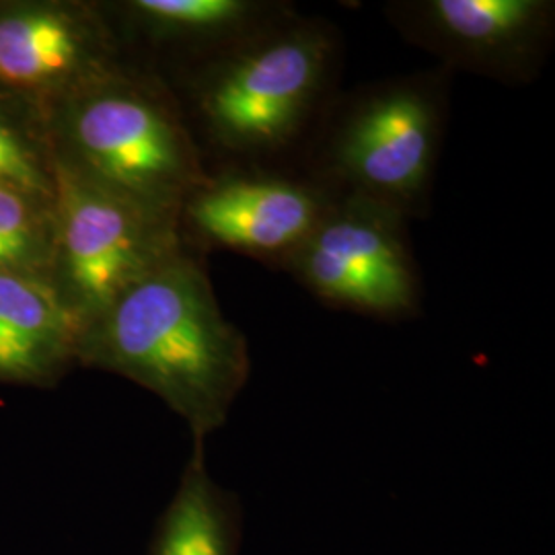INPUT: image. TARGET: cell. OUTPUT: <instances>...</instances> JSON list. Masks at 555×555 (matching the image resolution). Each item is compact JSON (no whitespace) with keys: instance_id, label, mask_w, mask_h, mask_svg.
I'll return each mask as SVG.
<instances>
[{"instance_id":"cell-2","label":"cell","mask_w":555,"mask_h":555,"mask_svg":"<svg viewBox=\"0 0 555 555\" xmlns=\"http://www.w3.org/2000/svg\"><path fill=\"white\" fill-rule=\"evenodd\" d=\"M341 38L298 11L194 68L190 101L220 165H280L334 101Z\"/></svg>"},{"instance_id":"cell-5","label":"cell","mask_w":555,"mask_h":555,"mask_svg":"<svg viewBox=\"0 0 555 555\" xmlns=\"http://www.w3.org/2000/svg\"><path fill=\"white\" fill-rule=\"evenodd\" d=\"M54 270L82 330L185 245L178 220L155 215L54 160Z\"/></svg>"},{"instance_id":"cell-12","label":"cell","mask_w":555,"mask_h":555,"mask_svg":"<svg viewBox=\"0 0 555 555\" xmlns=\"http://www.w3.org/2000/svg\"><path fill=\"white\" fill-rule=\"evenodd\" d=\"M238 543L237 498L212 479L204 440H194L178 490L159 518L151 555H238Z\"/></svg>"},{"instance_id":"cell-7","label":"cell","mask_w":555,"mask_h":555,"mask_svg":"<svg viewBox=\"0 0 555 555\" xmlns=\"http://www.w3.org/2000/svg\"><path fill=\"white\" fill-rule=\"evenodd\" d=\"M332 198L300 169L224 163L183 202L179 233L188 229L199 245L284 270Z\"/></svg>"},{"instance_id":"cell-14","label":"cell","mask_w":555,"mask_h":555,"mask_svg":"<svg viewBox=\"0 0 555 555\" xmlns=\"http://www.w3.org/2000/svg\"><path fill=\"white\" fill-rule=\"evenodd\" d=\"M0 185L52 202L54 178L38 149L0 112Z\"/></svg>"},{"instance_id":"cell-1","label":"cell","mask_w":555,"mask_h":555,"mask_svg":"<svg viewBox=\"0 0 555 555\" xmlns=\"http://www.w3.org/2000/svg\"><path fill=\"white\" fill-rule=\"evenodd\" d=\"M79 360L160 397L194 440L224 426L251 375L247 337L185 247L82 330Z\"/></svg>"},{"instance_id":"cell-11","label":"cell","mask_w":555,"mask_h":555,"mask_svg":"<svg viewBox=\"0 0 555 555\" xmlns=\"http://www.w3.org/2000/svg\"><path fill=\"white\" fill-rule=\"evenodd\" d=\"M297 7L282 0H132L126 13L157 43L190 50L202 64L241 41L293 15Z\"/></svg>"},{"instance_id":"cell-13","label":"cell","mask_w":555,"mask_h":555,"mask_svg":"<svg viewBox=\"0 0 555 555\" xmlns=\"http://www.w3.org/2000/svg\"><path fill=\"white\" fill-rule=\"evenodd\" d=\"M40 202L0 185V274L41 278L54 259V229L50 231Z\"/></svg>"},{"instance_id":"cell-3","label":"cell","mask_w":555,"mask_h":555,"mask_svg":"<svg viewBox=\"0 0 555 555\" xmlns=\"http://www.w3.org/2000/svg\"><path fill=\"white\" fill-rule=\"evenodd\" d=\"M451 70L378 80L334 100L305 146L302 171L336 196L377 202L405 220L433 204Z\"/></svg>"},{"instance_id":"cell-10","label":"cell","mask_w":555,"mask_h":555,"mask_svg":"<svg viewBox=\"0 0 555 555\" xmlns=\"http://www.w3.org/2000/svg\"><path fill=\"white\" fill-rule=\"evenodd\" d=\"M82 323L43 278L0 274V380L50 383L79 360Z\"/></svg>"},{"instance_id":"cell-6","label":"cell","mask_w":555,"mask_h":555,"mask_svg":"<svg viewBox=\"0 0 555 555\" xmlns=\"http://www.w3.org/2000/svg\"><path fill=\"white\" fill-rule=\"evenodd\" d=\"M401 215L336 196L284 272L321 302L385 321L416 318L422 282Z\"/></svg>"},{"instance_id":"cell-4","label":"cell","mask_w":555,"mask_h":555,"mask_svg":"<svg viewBox=\"0 0 555 555\" xmlns=\"http://www.w3.org/2000/svg\"><path fill=\"white\" fill-rule=\"evenodd\" d=\"M64 159L103 188L178 220L206 178L202 151L176 107L118 68L77 89Z\"/></svg>"},{"instance_id":"cell-8","label":"cell","mask_w":555,"mask_h":555,"mask_svg":"<svg viewBox=\"0 0 555 555\" xmlns=\"http://www.w3.org/2000/svg\"><path fill=\"white\" fill-rule=\"evenodd\" d=\"M383 11L438 66L504 85L537 79L554 48L552 0H396Z\"/></svg>"},{"instance_id":"cell-9","label":"cell","mask_w":555,"mask_h":555,"mask_svg":"<svg viewBox=\"0 0 555 555\" xmlns=\"http://www.w3.org/2000/svg\"><path fill=\"white\" fill-rule=\"evenodd\" d=\"M116 66L98 21L64 7H20L0 13V80L40 89L82 85Z\"/></svg>"}]
</instances>
